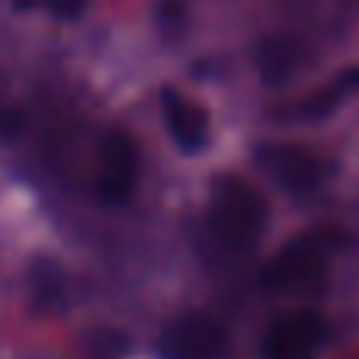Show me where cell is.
Returning a JSON list of instances; mask_svg holds the SVG:
<instances>
[{"label": "cell", "instance_id": "1", "mask_svg": "<svg viewBox=\"0 0 359 359\" xmlns=\"http://www.w3.org/2000/svg\"><path fill=\"white\" fill-rule=\"evenodd\" d=\"M268 224V205L262 192L243 177H217L211 183L208 198V217H205V230H208L211 246L227 259H243V255L255 252L262 233Z\"/></svg>", "mask_w": 359, "mask_h": 359}, {"label": "cell", "instance_id": "3", "mask_svg": "<svg viewBox=\"0 0 359 359\" xmlns=\"http://www.w3.org/2000/svg\"><path fill=\"white\" fill-rule=\"evenodd\" d=\"M255 161L265 170L268 177L278 186H284L287 192H316L325 180L331 177V161L309 149H299V145H280V142H268L255 149Z\"/></svg>", "mask_w": 359, "mask_h": 359}, {"label": "cell", "instance_id": "5", "mask_svg": "<svg viewBox=\"0 0 359 359\" xmlns=\"http://www.w3.org/2000/svg\"><path fill=\"white\" fill-rule=\"evenodd\" d=\"M139 183V145L130 133L111 130L101 145V164L95 192L107 208H120L133 198Z\"/></svg>", "mask_w": 359, "mask_h": 359}, {"label": "cell", "instance_id": "4", "mask_svg": "<svg viewBox=\"0 0 359 359\" xmlns=\"http://www.w3.org/2000/svg\"><path fill=\"white\" fill-rule=\"evenodd\" d=\"M230 334L215 316L189 312L161 331L158 353L161 359H221L227 353Z\"/></svg>", "mask_w": 359, "mask_h": 359}, {"label": "cell", "instance_id": "11", "mask_svg": "<svg viewBox=\"0 0 359 359\" xmlns=\"http://www.w3.org/2000/svg\"><path fill=\"white\" fill-rule=\"evenodd\" d=\"M19 10H25V6H44L48 13H54L57 19H76L82 16V10H86V0H16Z\"/></svg>", "mask_w": 359, "mask_h": 359}, {"label": "cell", "instance_id": "8", "mask_svg": "<svg viewBox=\"0 0 359 359\" xmlns=\"http://www.w3.org/2000/svg\"><path fill=\"white\" fill-rule=\"evenodd\" d=\"M359 92V67H350L344 73H337L331 82H325L318 92H312L309 98L297 101L290 107V117L287 120H299V123H318V120H328L341 111L350 101V95Z\"/></svg>", "mask_w": 359, "mask_h": 359}, {"label": "cell", "instance_id": "6", "mask_svg": "<svg viewBox=\"0 0 359 359\" xmlns=\"http://www.w3.org/2000/svg\"><path fill=\"white\" fill-rule=\"evenodd\" d=\"M328 337V325L312 309H293L268 328L262 359H312Z\"/></svg>", "mask_w": 359, "mask_h": 359}, {"label": "cell", "instance_id": "10", "mask_svg": "<svg viewBox=\"0 0 359 359\" xmlns=\"http://www.w3.org/2000/svg\"><path fill=\"white\" fill-rule=\"evenodd\" d=\"M29 287H32V303H35V309H57L63 299L60 265H57V262H38V265L32 268Z\"/></svg>", "mask_w": 359, "mask_h": 359}, {"label": "cell", "instance_id": "9", "mask_svg": "<svg viewBox=\"0 0 359 359\" xmlns=\"http://www.w3.org/2000/svg\"><path fill=\"white\" fill-rule=\"evenodd\" d=\"M303 48L290 38H268L259 48V69L262 79L278 86V82H287L299 67H303Z\"/></svg>", "mask_w": 359, "mask_h": 359}, {"label": "cell", "instance_id": "2", "mask_svg": "<svg viewBox=\"0 0 359 359\" xmlns=\"http://www.w3.org/2000/svg\"><path fill=\"white\" fill-rule=\"evenodd\" d=\"M328 284V243L299 236L287 243L262 271V287L274 297H318Z\"/></svg>", "mask_w": 359, "mask_h": 359}, {"label": "cell", "instance_id": "7", "mask_svg": "<svg viewBox=\"0 0 359 359\" xmlns=\"http://www.w3.org/2000/svg\"><path fill=\"white\" fill-rule=\"evenodd\" d=\"M161 107L174 145L186 155H198L208 145V111L196 101H189L186 95L174 92V88H164Z\"/></svg>", "mask_w": 359, "mask_h": 359}]
</instances>
